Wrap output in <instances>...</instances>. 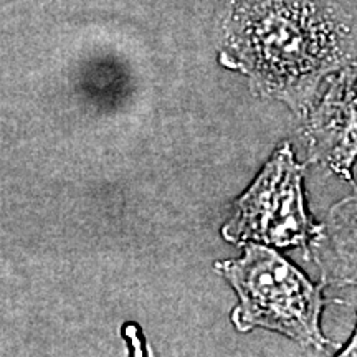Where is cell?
Returning a JSON list of instances; mask_svg holds the SVG:
<instances>
[{
    "label": "cell",
    "instance_id": "3",
    "mask_svg": "<svg viewBox=\"0 0 357 357\" xmlns=\"http://www.w3.org/2000/svg\"><path fill=\"white\" fill-rule=\"evenodd\" d=\"M303 176L305 166L296 162L291 146L283 142L235 202L234 215L222 229L223 238L236 245L296 247L310 257L323 225L307 215Z\"/></svg>",
    "mask_w": 357,
    "mask_h": 357
},
{
    "label": "cell",
    "instance_id": "2",
    "mask_svg": "<svg viewBox=\"0 0 357 357\" xmlns=\"http://www.w3.org/2000/svg\"><path fill=\"white\" fill-rule=\"evenodd\" d=\"M215 270L240 298L231 312L238 331L265 328L305 347L323 351L331 346L319 326L321 312L328 303L323 294L324 283H311L273 250L245 243L242 258L217 263Z\"/></svg>",
    "mask_w": 357,
    "mask_h": 357
},
{
    "label": "cell",
    "instance_id": "1",
    "mask_svg": "<svg viewBox=\"0 0 357 357\" xmlns=\"http://www.w3.org/2000/svg\"><path fill=\"white\" fill-rule=\"evenodd\" d=\"M352 50L349 25L328 0H242L227 20L223 61L261 96L306 116Z\"/></svg>",
    "mask_w": 357,
    "mask_h": 357
},
{
    "label": "cell",
    "instance_id": "5",
    "mask_svg": "<svg viewBox=\"0 0 357 357\" xmlns=\"http://www.w3.org/2000/svg\"><path fill=\"white\" fill-rule=\"evenodd\" d=\"M328 218L312 247L323 283L339 291V301H357V190L334 205Z\"/></svg>",
    "mask_w": 357,
    "mask_h": 357
},
{
    "label": "cell",
    "instance_id": "6",
    "mask_svg": "<svg viewBox=\"0 0 357 357\" xmlns=\"http://www.w3.org/2000/svg\"><path fill=\"white\" fill-rule=\"evenodd\" d=\"M339 356H357V329H356L354 336H352L349 344L344 347V351L339 352Z\"/></svg>",
    "mask_w": 357,
    "mask_h": 357
},
{
    "label": "cell",
    "instance_id": "4",
    "mask_svg": "<svg viewBox=\"0 0 357 357\" xmlns=\"http://www.w3.org/2000/svg\"><path fill=\"white\" fill-rule=\"evenodd\" d=\"M306 116L311 160L352 181L357 160V58L329 78L324 95Z\"/></svg>",
    "mask_w": 357,
    "mask_h": 357
}]
</instances>
